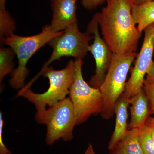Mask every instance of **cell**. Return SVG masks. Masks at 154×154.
Instances as JSON below:
<instances>
[{"label": "cell", "mask_w": 154, "mask_h": 154, "mask_svg": "<svg viewBox=\"0 0 154 154\" xmlns=\"http://www.w3.org/2000/svg\"><path fill=\"white\" fill-rule=\"evenodd\" d=\"M98 12L103 39L113 53L126 55L136 52L141 36L132 15L133 0H108Z\"/></svg>", "instance_id": "cell-1"}, {"label": "cell", "mask_w": 154, "mask_h": 154, "mask_svg": "<svg viewBox=\"0 0 154 154\" xmlns=\"http://www.w3.org/2000/svg\"><path fill=\"white\" fill-rule=\"evenodd\" d=\"M75 60L69 61L62 69L48 66L21 89L17 97H24L35 105L36 112L46 110L65 99L73 80Z\"/></svg>", "instance_id": "cell-2"}, {"label": "cell", "mask_w": 154, "mask_h": 154, "mask_svg": "<svg viewBox=\"0 0 154 154\" xmlns=\"http://www.w3.org/2000/svg\"><path fill=\"white\" fill-rule=\"evenodd\" d=\"M63 32H54L50 25H46L43 27L41 33L36 35L23 36L14 33L1 40L2 44L13 50L18 59V66L11 74L9 81L12 88L21 90L25 87V80L29 73L26 66L30 58L52 38L61 35Z\"/></svg>", "instance_id": "cell-3"}, {"label": "cell", "mask_w": 154, "mask_h": 154, "mask_svg": "<svg viewBox=\"0 0 154 154\" xmlns=\"http://www.w3.org/2000/svg\"><path fill=\"white\" fill-rule=\"evenodd\" d=\"M83 64L82 59L75 60L73 80L69 89V97L73 106L76 125L85 122L91 115L101 113L103 106L100 89L91 87L83 78Z\"/></svg>", "instance_id": "cell-4"}, {"label": "cell", "mask_w": 154, "mask_h": 154, "mask_svg": "<svg viewBox=\"0 0 154 154\" xmlns=\"http://www.w3.org/2000/svg\"><path fill=\"white\" fill-rule=\"evenodd\" d=\"M35 119L39 124L46 125V143L48 145H51L61 138L69 141L73 137V131L77 125L76 120L69 97L44 111L36 112Z\"/></svg>", "instance_id": "cell-5"}, {"label": "cell", "mask_w": 154, "mask_h": 154, "mask_svg": "<svg viewBox=\"0 0 154 154\" xmlns=\"http://www.w3.org/2000/svg\"><path fill=\"white\" fill-rule=\"evenodd\" d=\"M137 56L136 52L126 55L113 53L104 82L99 88L103 98L100 114L105 119H109L114 115L116 103L124 93L128 74Z\"/></svg>", "instance_id": "cell-6"}, {"label": "cell", "mask_w": 154, "mask_h": 154, "mask_svg": "<svg viewBox=\"0 0 154 154\" xmlns=\"http://www.w3.org/2000/svg\"><path fill=\"white\" fill-rule=\"evenodd\" d=\"M94 38V36H91L87 31L80 32L78 24L67 28L61 35L52 38L48 43L52 48V53L40 71L48 67L51 63L64 57H72L75 60L82 59L88 53L89 42Z\"/></svg>", "instance_id": "cell-7"}, {"label": "cell", "mask_w": 154, "mask_h": 154, "mask_svg": "<svg viewBox=\"0 0 154 154\" xmlns=\"http://www.w3.org/2000/svg\"><path fill=\"white\" fill-rule=\"evenodd\" d=\"M144 38L129 80L126 82L123 94L131 98L143 88L145 76L152 62L154 50V23L144 30Z\"/></svg>", "instance_id": "cell-8"}, {"label": "cell", "mask_w": 154, "mask_h": 154, "mask_svg": "<svg viewBox=\"0 0 154 154\" xmlns=\"http://www.w3.org/2000/svg\"><path fill=\"white\" fill-rule=\"evenodd\" d=\"M98 13L94 15L88 24L87 32L94 34V41L88 47L96 61L95 74L91 77L88 84L93 88H99L104 82L110 67L113 53L103 38H101L99 30Z\"/></svg>", "instance_id": "cell-9"}, {"label": "cell", "mask_w": 154, "mask_h": 154, "mask_svg": "<svg viewBox=\"0 0 154 154\" xmlns=\"http://www.w3.org/2000/svg\"><path fill=\"white\" fill-rule=\"evenodd\" d=\"M77 0H50L52 19L50 26L52 31L59 32L78 24Z\"/></svg>", "instance_id": "cell-10"}, {"label": "cell", "mask_w": 154, "mask_h": 154, "mask_svg": "<svg viewBox=\"0 0 154 154\" xmlns=\"http://www.w3.org/2000/svg\"><path fill=\"white\" fill-rule=\"evenodd\" d=\"M130 99L124 94H122L116 103L114 113L116 116L114 131L111 136L108 149L112 152L125 136L128 128V108L130 105Z\"/></svg>", "instance_id": "cell-11"}, {"label": "cell", "mask_w": 154, "mask_h": 154, "mask_svg": "<svg viewBox=\"0 0 154 154\" xmlns=\"http://www.w3.org/2000/svg\"><path fill=\"white\" fill-rule=\"evenodd\" d=\"M130 105L131 119L128 128L140 129L151 114L148 99L143 88L131 98Z\"/></svg>", "instance_id": "cell-12"}, {"label": "cell", "mask_w": 154, "mask_h": 154, "mask_svg": "<svg viewBox=\"0 0 154 154\" xmlns=\"http://www.w3.org/2000/svg\"><path fill=\"white\" fill-rule=\"evenodd\" d=\"M131 12L138 30L142 33L147 27L154 23V1L134 5Z\"/></svg>", "instance_id": "cell-13"}, {"label": "cell", "mask_w": 154, "mask_h": 154, "mask_svg": "<svg viewBox=\"0 0 154 154\" xmlns=\"http://www.w3.org/2000/svg\"><path fill=\"white\" fill-rule=\"evenodd\" d=\"M112 154H144L139 139V129L128 130L124 139Z\"/></svg>", "instance_id": "cell-14"}, {"label": "cell", "mask_w": 154, "mask_h": 154, "mask_svg": "<svg viewBox=\"0 0 154 154\" xmlns=\"http://www.w3.org/2000/svg\"><path fill=\"white\" fill-rule=\"evenodd\" d=\"M15 53L11 48L2 47L0 48V83L2 86L4 77L14 71L13 63Z\"/></svg>", "instance_id": "cell-15"}, {"label": "cell", "mask_w": 154, "mask_h": 154, "mask_svg": "<svg viewBox=\"0 0 154 154\" xmlns=\"http://www.w3.org/2000/svg\"><path fill=\"white\" fill-rule=\"evenodd\" d=\"M139 139L144 154H154V141L147 125L139 129Z\"/></svg>", "instance_id": "cell-16"}, {"label": "cell", "mask_w": 154, "mask_h": 154, "mask_svg": "<svg viewBox=\"0 0 154 154\" xmlns=\"http://www.w3.org/2000/svg\"><path fill=\"white\" fill-rule=\"evenodd\" d=\"M143 89L148 99L151 113L154 117V82L145 79L144 81Z\"/></svg>", "instance_id": "cell-17"}, {"label": "cell", "mask_w": 154, "mask_h": 154, "mask_svg": "<svg viewBox=\"0 0 154 154\" xmlns=\"http://www.w3.org/2000/svg\"><path fill=\"white\" fill-rule=\"evenodd\" d=\"M108 0H82L81 3L85 8L88 10H94Z\"/></svg>", "instance_id": "cell-18"}, {"label": "cell", "mask_w": 154, "mask_h": 154, "mask_svg": "<svg viewBox=\"0 0 154 154\" xmlns=\"http://www.w3.org/2000/svg\"><path fill=\"white\" fill-rule=\"evenodd\" d=\"M2 113H0V154H11V152L8 149L3 141V128L4 120Z\"/></svg>", "instance_id": "cell-19"}, {"label": "cell", "mask_w": 154, "mask_h": 154, "mask_svg": "<svg viewBox=\"0 0 154 154\" xmlns=\"http://www.w3.org/2000/svg\"><path fill=\"white\" fill-rule=\"evenodd\" d=\"M146 80L154 82V61H153L148 71Z\"/></svg>", "instance_id": "cell-20"}, {"label": "cell", "mask_w": 154, "mask_h": 154, "mask_svg": "<svg viewBox=\"0 0 154 154\" xmlns=\"http://www.w3.org/2000/svg\"><path fill=\"white\" fill-rule=\"evenodd\" d=\"M6 0H0V15H5L8 11L6 9Z\"/></svg>", "instance_id": "cell-21"}, {"label": "cell", "mask_w": 154, "mask_h": 154, "mask_svg": "<svg viewBox=\"0 0 154 154\" xmlns=\"http://www.w3.org/2000/svg\"><path fill=\"white\" fill-rule=\"evenodd\" d=\"M85 154H96L94 151L93 146L91 144H89Z\"/></svg>", "instance_id": "cell-22"}, {"label": "cell", "mask_w": 154, "mask_h": 154, "mask_svg": "<svg viewBox=\"0 0 154 154\" xmlns=\"http://www.w3.org/2000/svg\"><path fill=\"white\" fill-rule=\"evenodd\" d=\"M154 0H133L134 5H139L146 2H153Z\"/></svg>", "instance_id": "cell-23"}, {"label": "cell", "mask_w": 154, "mask_h": 154, "mask_svg": "<svg viewBox=\"0 0 154 154\" xmlns=\"http://www.w3.org/2000/svg\"><path fill=\"white\" fill-rule=\"evenodd\" d=\"M146 124L147 125H154V117L153 116V117L149 116L147 119Z\"/></svg>", "instance_id": "cell-24"}, {"label": "cell", "mask_w": 154, "mask_h": 154, "mask_svg": "<svg viewBox=\"0 0 154 154\" xmlns=\"http://www.w3.org/2000/svg\"><path fill=\"white\" fill-rule=\"evenodd\" d=\"M149 127L151 133L152 137L154 141V126L152 125H148Z\"/></svg>", "instance_id": "cell-25"}]
</instances>
